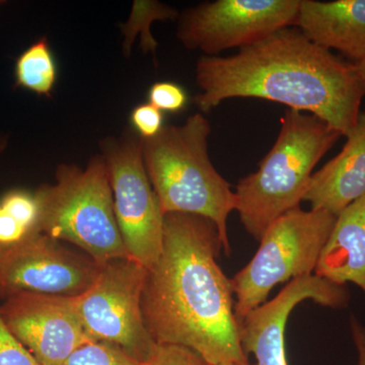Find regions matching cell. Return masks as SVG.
<instances>
[{"label":"cell","instance_id":"603a6c76","mask_svg":"<svg viewBox=\"0 0 365 365\" xmlns=\"http://www.w3.org/2000/svg\"><path fill=\"white\" fill-rule=\"evenodd\" d=\"M350 330L359 357L357 365H365V327L355 317H351Z\"/></svg>","mask_w":365,"mask_h":365},{"label":"cell","instance_id":"5b68a950","mask_svg":"<svg viewBox=\"0 0 365 365\" xmlns=\"http://www.w3.org/2000/svg\"><path fill=\"white\" fill-rule=\"evenodd\" d=\"M40 232L83 250L98 266L129 258L115 216L109 170L102 155L86 168L57 167L54 184L36 190Z\"/></svg>","mask_w":365,"mask_h":365},{"label":"cell","instance_id":"4fadbf2b","mask_svg":"<svg viewBox=\"0 0 365 365\" xmlns=\"http://www.w3.org/2000/svg\"><path fill=\"white\" fill-rule=\"evenodd\" d=\"M345 137L342 150L314 173L304 199L336 216L365 193V112Z\"/></svg>","mask_w":365,"mask_h":365},{"label":"cell","instance_id":"7a4b0ae2","mask_svg":"<svg viewBox=\"0 0 365 365\" xmlns=\"http://www.w3.org/2000/svg\"><path fill=\"white\" fill-rule=\"evenodd\" d=\"M202 113L225 100L256 98L319 118L347 135L356 124L365 86L345 61L288 26L230 56H202L195 69Z\"/></svg>","mask_w":365,"mask_h":365},{"label":"cell","instance_id":"ac0fdd59","mask_svg":"<svg viewBox=\"0 0 365 365\" xmlns=\"http://www.w3.org/2000/svg\"><path fill=\"white\" fill-rule=\"evenodd\" d=\"M62 365H141V364L116 346L93 341L76 349Z\"/></svg>","mask_w":365,"mask_h":365},{"label":"cell","instance_id":"ba28073f","mask_svg":"<svg viewBox=\"0 0 365 365\" xmlns=\"http://www.w3.org/2000/svg\"><path fill=\"white\" fill-rule=\"evenodd\" d=\"M109 170L115 216L129 259L150 269L163 250V215L146 174L136 133L101 143Z\"/></svg>","mask_w":365,"mask_h":365},{"label":"cell","instance_id":"277c9868","mask_svg":"<svg viewBox=\"0 0 365 365\" xmlns=\"http://www.w3.org/2000/svg\"><path fill=\"white\" fill-rule=\"evenodd\" d=\"M279 134L258 170L235 188L242 227L256 241L276 220L299 208L319 160L342 134L319 118L288 109Z\"/></svg>","mask_w":365,"mask_h":365},{"label":"cell","instance_id":"7402d4cb","mask_svg":"<svg viewBox=\"0 0 365 365\" xmlns=\"http://www.w3.org/2000/svg\"><path fill=\"white\" fill-rule=\"evenodd\" d=\"M163 113L150 103L136 106L130 114V123L141 139L157 136L165 127Z\"/></svg>","mask_w":365,"mask_h":365},{"label":"cell","instance_id":"7c38bea8","mask_svg":"<svg viewBox=\"0 0 365 365\" xmlns=\"http://www.w3.org/2000/svg\"><path fill=\"white\" fill-rule=\"evenodd\" d=\"M307 299L341 309L349 304L350 292L346 285L316 274L289 281L277 297L237 322L242 350L247 356L253 353L256 365H287L284 338L287 319L292 309Z\"/></svg>","mask_w":365,"mask_h":365},{"label":"cell","instance_id":"d4e9b609","mask_svg":"<svg viewBox=\"0 0 365 365\" xmlns=\"http://www.w3.org/2000/svg\"><path fill=\"white\" fill-rule=\"evenodd\" d=\"M7 146V138L6 136H0V155L4 153Z\"/></svg>","mask_w":365,"mask_h":365},{"label":"cell","instance_id":"484cf974","mask_svg":"<svg viewBox=\"0 0 365 365\" xmlns=\"http://www.w3.org/2000/svg\"><path fill=\"white\" fill-rule=\"evenodd\" d=\"M218 365H256V364H250V362H248V364H218Z\"/></svg>","mask_w":365,"mask_h":365},{"label":"cell","instance_id":"52a82bcc","mask_svg":"<svg viewBox=\"0 0 365 365\" xmlns=\"http://www.w3.org/2000/svg\"><path fill=\"white\" fill-rule=\"evenodd\" d=\"M146 274L148 269L135 261L118 259L102 266L93 284L74 297L91 339L116 346L140 364L157 344L141 309Z\"/></svg>","mask_w":365,"mask_h":365},{"label":"cell","instance_id":"ffe728a7","mask_svg":"<svg viewBox=\"0 0 365 365\" xmlns=\"http://www.w3.org/2000/svg\"><path fill=\"white\" fill-rule=\"evenodd\" d=\"M141 365H208L205 360L186 346L157 343Z\"/></svg>","mask_w":365,"mask_h":365},{"label":"cell","instance_id":"5bb4252c","mask_svg":"<svg viewBox=\"0 0 365 365\" xmlns=\"http://www.w3.org/2000/svg\"><path fill=\"white\" fill-rule=\"evenodd\" d=\"M295 28L354 63L365 58V0H300Z\"/></svg>","mask_w":365,"mask_h":365},{"label":"cell","instance_id":"44dd1931","mask_svg":"<svg viewBox=\"0 0 365 365\" xmlns=\"http://www.w3.org/2000/svg\"><path fill=\"white\" fill-rule=\"evenodd\" d=\"M0 365H41L0 317Z\"/></svg>","mask_w":365,"mask_h":365},{"label":"cell","instance_id":"8992f818","mask_svg":"<svg viewBox=\"0 0 365 365\" xmlns=\"http://www.w3.org/2000/svg\"><path fill=\"white\" fill-rule=\"evenodd\" d=\"M336 220L323 209L299 207L267 228L253 259L232 279L237 323L265 304L275 285L314 272Z\"/></svg>","mask_w":365,"mask_h":365},{"label":"cell","instance_id":"d6986e66","mask_svg":"<svg viewBox=\"0 0 365 365\" xmlns=\"http://www.w3.org/2000/svg\"><path fill=\"white\" fill-rule=\"evenodd\" d=\"M148 103L163 113L176 114L182 111L188 104L186 91L172 81L153 83L148 91Z\"/></svg>","mask_w":365,"mask_h":365},{"label":"cell","instance_id":"4316f807","mask_svg":"<svg viewBox=\"0 0 365 365\" xmlns=\"http://www.w3.org/2000/svg\"><path fill=\"white\" fill-rule=\"evenodd\" d=\"M2 4H4V1H0V6H1Z\"/></svg>","mask_w":365,"mask_h":365},{"label":"cell","instance_id":"cb8c5ba5","mask_svg":"<svg viewBox=\"0 0 365 365\" xmlns=\"http://www.w3.org/2000/svg\"><path fill=\"white\" fill-rule=\"evenodd\" d=\"M355 66H356L360 78H361L362 83H364L365 86V58L360 60L359 62H355Z\"/></svg>","mask_w":365,"mask_h":365},{"label":"cell","instance_id":"6da1fadb","mask_svg":"<svg viewBox=\"0 0 365 365\" xmlns=\"http://www.w3.org/2000/svg\"><path fill=\"white\" fill-rule=\"evenodd\" d=\"M222 249L208 218L163 216L162 253L148 270L141 297L144 324L155 343L186 346L208 365L248 364L232 279L217 263Z\"/></svg>","mask_w":365,"mask_h":365},{"label":"cell","instance_id":"2e32d148","mask_svg":"<svg viewBox=\"0 0 365 365\" xmlns=\"http://www.w3.org/2000/svg\"><path fill=\"white\" fill-rule=\"evenodd\" d=\"M40 232L36 192L14 189L0 197V247L13 246Z\"/></svg>","mask_w":365,"mask_h":365},{"label":"cell","instance_id":"3957f363","mask_svg":"<svg viewBox=\"0 0 365 365\" xmlns=\"http://www.w3.org/2000/svg\"><path fill=\"white\" fill-rule=\"evenodd\" d=\"M210 123L202 113L181 125H168L157 136L141 139L146 174L163 215L202 216L218 230L223 251L230 256L228 216L237 209V195L216 170L208 155Z\"/></svg>","mask_w":365,"mask_h":365},{"label":"cell","instance_id":"e0dca14e","mask_svg":"<svg viewBox=\"0 0 365 365\" xmlns=\"http://www.w3.org/2000/svg\"><path fill=\"white\" fill-rule=\"evenodd\" d=\"M58 76L56 60L47 38L34 42L14 63V86L41 97H50Z\"/></svg>","mask_w":365,"mask_h":365},{"label":"cell","instance_id":"8fae6325","mask_svg":"<svg viewBox=\"0 0 365 365\" xmlns=\"http://www.w3.org/2000/svg\"><path fill=\"white\" fill-rule=\"evenodd\" d=\"M0 317L41 365H62L79 347L93 342L74 297L20 292L4 299Z\"/></svg>","mask_w":365,"mask_h":365},{"label":"cell","instance_id":"30bf717a","mask_svg":"<svg viewBox=\"0 0 365 365\" xmlns=\"http://www.w3.org/2000/svg\"><path fill=\"white\" fill-rule=\"evenodd\" d=\"M100 269L88 255L37 234L0 247V297L20 292L76 297L93 284Z\"/></svg>","mask_w":365,"mask_h":365},{"label":"cell","instance_id":"9c48e42d","mask_svg":"<svg viewBox=\"0 0 365 365\" xmlns=\"http://www.w3.org/2000/svg\"><path fill=\"white\" fill-rule=\"evenodd\" d=\"M300 0H215L187 9L178 18L177 38L187 49L220 56L295 26Z\"/></svg>","mask_w":365,"mask_h":365},{"label":"cell","instance_id":"9a60e30c","mask_svg":"<svg viewBox=\"0 0 365 365\" xmlns=\"http://www.w3.org/2000/svg\"><path fill=\"white\" fill-rule=\"evenodd\" d=\"M314 274L337 284L351 282L365 294V193L337 216Z\"/></svg>","mask_w":365,"mask_h":365}]
</instances>
